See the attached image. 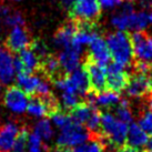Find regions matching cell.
<instances>
[{
	"instance_id": "obj_25",
	"label": "cell",
	"mask_w": 152,
	"mask_h": 152,
	"mask_svg": "<svg viewBox=\"0 0 152 152\" xmlns=\"http://www.w3.org/2000/svg\"><path fill=\"white\" fill-rule=\"evenodd\" d=\"M150 23H152V11L133 12L131 15V29L139 31Z\"/></svg>"
},
{
	"instance_id": "obj_24",
	"label": "cell",
	"mask_w": 152,
	"mask_h": 152,
	"mask_svg": "<svg viewBox=\"0 0 152 152\" xmlns=\"http://www.w3.org/2000/svg\"><path fill=\"white\" fill-rule=\"evenodd\" d=\"M121 100V98L119 96V93L112 92L107 90L104 92L96 94L94 98V106L98 104L100 107H104V108H110L112 106H118L119 102Z\"/></svg>"
},
{
	"instance_id": "obj_4",
	"label": "cell",
	"mask_w": 152,
	"mask_h": 152,
	"mask_svg": "<svg viewBox=\"0 0 152 152\" xmlns=\"http://www.w3.org/2000/svg\"><path fill=\"white\" fill-rule=\"evenodd\" d=\"M91 138V132L85 126L71 121L68 126L60 130V133L56 141V145L58 148L70 150L87 142Z\"/></svg>"
},
{
	"instance_id": "obj_2",
	"label": "cell",
	"mask_w": 152,
	"mask_h": 152,
	"mask_svg": "<svg viewBox=\"0 0 152 152\" xmlns=\"http://www.w3.org/2000/svg\"><path fill=\"white\" fill-rule=\"evenodd\" d=\"M128 129L129 127L127 123L114 118L112 113H101V133L107 139L108 143L112 144L113 147H115V149L122 148L126 145Z\"/></svg>"
},
{
	"instance_id": "obj_30",
	"label": "cell",
	"mask_w": 152,
	"mask_h": 152,
	"mask_svg": "<svg viewBox=\"0 0 152 152\" xmlns=\"http://www.w3.org/2000/svg\"><path fill=\"white\" fill-rule=\"evenodd\" d=\"M1 23L6 27H13L15 28V27L25 25V19L20 12H11L4 18V20H1Z\"/></svg>"
},
{
	"instance_id": "obj_22",
	"label": "cell",
	"mask_w": 152,
	"mask_h": 152,
	"mask_svg": "<svg viewBox=\"0 0 152 152\" xmlns=\"http://www.w3.org/2000/svg\"><path fill=\"white\" fill-rule=\"evenodd\" d=\"M27 112L29 115L34 117V118H45V117H49V109L45 102L40 99L39 97L32 96L30 98L29 103H28V108H27Z\"/></svg>"
},
{
	"instance_id": "obj_36",
	"label": "cell",
	"mask_w": 152,
	"mask_h": 152,
	"mask_svg": "<svg viewBox=\"0 0 152 152\" xmlns=\"http://www.w3.org/2000/svg\"><path fill=\"white\" fill-rule=\"evenodd\" d=\"M60 2H61V4L64 6V8H70L75 1L73 0H60Z\"/></svg>"
},
{
	"instance_id": "obj_5",
	"label": "cell",
	"mask_w": 152,
	"mask_h": 152,
	"mask_svg": "<svg viewBox=\"0 0 152 152\" xmlns=\"http://www.w3.org/2000/svg\"><path fill=\"white\" fill-rule=\"evenodd\" d=\"M83 69L88 75L90 91L96 94L107 91V69L97 62H94L88 55L86 56Z\"/></svg>"
},
{
	"instance_id": "obj_29",
	"label": "cell",
	"mask_w": 152,
	"mask_h": 152,
	"mask_svg": "<svg viewBox=\"0 0 152 152\" xmlns=\"http://www.w3.org/2000/svg\"><path fill=\"white\" fill-rule=\"evenodd\" d=\"M50 119L52 123L55 124V127L59 128L60 130L64 129L66 126H68L69 123L71 122L72 120L70 118V115L67 113H64L62 110H58L53 113L50 114Z\"/></svg>"
},
{
	"instance_id": "obj_15",
	"label": "cell",
	"mask_w": 152,
	"mask_h": 152,
	"mask_svg": "<svg viewBox=\"0 0 152 152\" xmlns=\"http://www.w3.org/2000/svg\"><path fill=\"white\" fill-rule=\"evenodd\" d=\"M77 31H78V28H77L76 23L69 20L56 31L55 39H53L55 45L57 47H61L64 49L71 47L72 40H73V37L77 34Z\"/></svg>"
},
{
	"instance_id": "obj_41",
	"label": "cell",
	"mask_w": 152,
	"mask_h": 152,
	"mask_svg": "<svg viewBox=\"0 0 152 152\" xmlns=\"http://www.w3.org/2000/svg\"><path fill=\"white\" fill-rule=\"evenodd\" d=\"M1 93H2V83L0 81V96H1Z\"/></svg>"
},
{
	"instance_id": "obj_7",
	"label": "cell",
	"mask_w": 152,
	"mask_h": 152,
	"mask_svg": "<svg viewBox=\"0 0 152 152\" xmlns=\"http://www.w3.org/2000/svg\"><path fill=\"white\" fill-rule=\"evenodd\" d=\"M107 69V90L115 93L122 92L127 89L130 81V73L124 70V67L117 62L109 64Z\"/></svg>"
},
{
	"instance_id": "obj_42",
	"label": "cell",
	"mask_w": 152,
	"mask_h": 152,
	"mask_svg": "<svg viewBox=\"0 0 152 152\" xmlns=\"http://www.w3.org/2000/svg\"><path fill=\"white\" fill-rule=\"evenodd\" d=\"M143 152H152V149H145V150H144V151Z\"/></svg>"
},
{
	"instance_id": "obj_12",
	"label": "cell",
	"mask_w": 152,
	"mask_h": 152,
	"mask_svg": "<svg viewBox=\"0 0 152 152\" xmlns=\"http://www.w3.org/2000/svg\"><path fill=\"white\" fill-rule=\"evenodd\" d=\"M90 45H91L90 51L87 55L98 64H100L102 67H107L110 64L111 53H110V50L107 46L106 41L101 38L100 34H98Z\"/></svg>"
},
{
	"instance_id": "obj_9",
	"label": "cell",
	"mask_w": 152,
	"mask_h": 152,
	"mask_svg": "<svg viewBox=\"0 0 152 152\" xmlns=\"http://www.w3.org/2000/svg\"><path fill=\"white\" fill-rule=\"evenodd\" d=\"M127 94L131 98H145L152 96V79L141 73L130 75V81L127 87Z\"/></svg>"
},
{
	"instance_id": "obj_17",
	"label": "cell",
	"mask_w": 152,
	"mask_h": 152,
	"mask_svg": "<svg viewBox=\"0 0 152 152\" xmlns=\"http://www.w3.org/2000/svg\"><path fill=\"white\" fill-rule=\"evenodd\" d=\"M149 135L144 132L138 123L132 122L128 129L127 142L126 144L129 147L135 149H140L142 147L148 145L149 143Z\"/></svg>"
},
{
	"instance_id": "obj_3",
	"label": "cell",
	"mask_w": 152,
	"mask_h": 152,
	"mask_svg": "<svg viewBox=\"0 0 152 152\" xmlns=\"http://www.w3.org/2000/svg\"><path fill=\"white\" fill-rule=\"evenodd\" d=\"M101 17L99 0H76L69 10V18L75 23L98 25Z\"/></svg>"
},
{
	"instance_id": "obj_32",
	"label": "cell",
	"mask_w": 152,
	"mask_h": 152,
	"mask_svg": "<svg viewBox=\"0 0 152 152\" xmlns=\"http://www.w3.org/2000/svg\"><path fill=\"white\" fill-rule=\"evenodd\" d=\"M79 94L73 92H64L61 96V100H62V106L68 110H71L72 108L79 103Z\"/></svg>"
},
{
	"instance_id": "obj_14",
	"label": "cell",
	"mask_w": 152,
	"mask_h": 152,
	"mask_svg": "<svg viewBox=\"0 0 152 152\" xmlns=\"http://www.w3.org/2000/svg\"><path fill=\"white\" fill-rule=\"evenodd\" d=\"M81 49L76 47H69L64 49L59 56V61L61 67L64 69V73H71L79 67V61H80Z\"/></svg>"
},
{
	"instance_id": "obj_18",
	"label": "cell",
	"mask_w": 152,
	"mask_h": 152,
	"mask_svg": "<svg viewBox=\"0 0 152 152\" xmlns=\"http://www.w3.org/2000/svg\"><path fill=\"white\" fill-rule=\"evenodd\" d=\"M107 144L109 143L101 133L98 135H92V138L89 141L70 149L69 152H104L107 149Z\"/></svg>"
},
{
	"instance_id": "obj_28",
	"label": "cell",
	"mask_w": 152,
	"mask_h": 152,
	"mask_svg": "<svg viewBox=\"0 0 152 152\" xmlns=\"http://www.w3.org/2000/svg\"><path fill=\"white\" fill-rule=\"evenodd\" d=\"M28 137H29L28 128L22 127L10 152H28Z\"/></svg>"
},
{
	"instance_id": "obj_13",
	"label": "cell",
	"mask_w": 152,
	"mask_h": 152,
	"mask_svg": "<svg viewBox=\"0 0 152 152\" xmlns=\"http://www.w3.org/2000/svg\"><path fill=\"white\" fill-rule=\"evenodd\" d=\"M20 129L16 122H7L0 127V152H10L19 135Z\"/></svg>"
},
{
	"instance_id": "obj_40",
	"label": "cell",
	"mask_w": 152,
	"mask_h": 152,
	"mask_svg": "<svg viewBox=\"0 0 152 152\" xmlns=\"http://www.w3.org/2000/svg\"><path fill=\"white\" fill-rule=\"evenodd\" d=\"M148 147H149V149H152V138H151V139H150V140H149Z\"/></svg>"
},
{
	"instance_id": "obj_23",
	"label": "cell",
	"mask_w": 152,
	"mask_h": 152,
	"mask_svg": "<svg viewBox=\"0 0 152 152\" xmlns=\"http://www.w3.org/2000/svg\"><path fill=\"white\" fill-rule=\"evenodd\" d=\"M34 133H36L38 137H40V139L45 140L47 142L51 141L52 138L55 137V130L52 128V124L46 118L40 119L39 121L34 123Z\"/></svg>"
},
{
	"instance_id": "obj_39",
	"label": "cell",
	"mask_w": 152,
	"mask_h": 152,
	"mask_svg": "<svg viewBox=\"0 0 152 152\" xmlns=\"http://www.w3.org/2000/svg\"><path fill=\"white\" fill-rule=\"evenodd\" d=\"M113 152H124V147H122V148H118L115 149Z\"/></svg>"
},
{
	"instance_id": "obj_19",
	"label": "cell",
	"mask_w": 152,
	"mask_h": 152,
	"mask_svg": "<svg viewBox=\"0 0 152 152\" xmlns=\"http://www.w3.org/2000/svg\"><path fill=\"white\" fill-rule=\"evenodd\" d=\"M94 108H96V106L90 104L86 101L79 102L75 108L69 110V115L73 122L83 126V123H87L90 115L92 114Z\"/></svg>"
},
{
	"instance_id": "obj_31",
	"label": "cell",
	"mask_w": 152,
	"mask_h": 152,
	"mask_svg": "<svg viewBox=\"0 0 152 152\" xmlns=\"http://www.w3.org/2000/svg\"><path fill=\"white\" fill-rule=\"evenodd\" d=\"M138 124L147 134L152 135V111L149 110L141 114Z\"/></svg>"
},
{
	"instance_id": "obj_21",
	"label": "cell",
	"mask_w": 152,
	"mask_h": 152,
	"mask_svg": "<svg viewBox=\"0 0 152 152\" xmlns=\"http://www.w3.org/2000/svg\"><path fill=\"white\" fill-rule=\"evenodd\" d=\"M19 58L21 60L22 66H23V71H25L26 73L32 75L34 72H39L41 62H40V60L37 58V56L34 55L29 48L20 51Z\"/></svg>"
},
{
	"instance_id": "obj_34",
	"label": "cell",
	"mask_w": 152,
	"mask_h": 152,
	"mask_svg": "<svg viewBox=\"0 0 152 152\" xmlns=\"http://www.w3.org/2000/svg\"><path fill=\"white\" fill-rule=\"evenodd\" d=\"M11 13V9L7 4H0V20H4L8 15Z\"/></svg>"
},
{
	"instance_id": "obj_35",
	"label": "cell",
	"mask_w": 152,
	"mask_h": 152,
	"mask_svg": "<svg viewBox=\"0 0 152 152\" xmlns=\"http://www.w3.org/2000/svg\"><path fill=\"white\" fill-rule=\"evenodd\" d=\"M140 6L144 8L145 10H150L151 11L152 8V0H139Z\"/></svg>"
},
{
	"instance_id": "obj_27",
	"label": "cell",
	"mask_w": 152,
	"mask_h": 152,
	"mask_svg": "<svg viewBox=\"0 0 152 152\" xmlns=\"http://www.w3.org/2000/svg\"><path fill=\"white\" fill-rule=\"evenodd\" d=\"M29 49L37 56V58L40 60V62L46 59L48 56L51 55L46 42L42 41V40H40V39H34L31 45H30Z\"/></svg>"
},
{
	"instance_id": "obj_10",
	"label": "cell",
	"mask_w": 152,
	"mask_h": 152,
	"mask_svg": "<svg viewBox=\"0 0 152 152\" xmlns=\"http://www.w3.org/2000/svg\"><path fill=\"white\" fill-rule=\"evenodd\" d=\"M34 39H31L30 32L27 30L25 26L15 27L9 34L4 46L8 48L11 52H19L25 49H28Z\"/></svg>"
},
{
	"instance_id": "obj_11",
	"label": "cell",
	"mask_w": 152,
	"mask_h": 152,
	"mask_svg": "<svg viewBox=\"0 0 152 152\" xmlns=\"http://www.w3.org/2000/svg\"><path fill=\"white\" fill-rule=\"evenodd\" d=\"M15 58L7 47L0 43V81L4 86H9L15 80Z\"/></svg>"
},
{
	"instance_id": "obj_8",
	"label": "cell",
	"mask_w": 152,
	"mask_h": 152,
	"mask_svg": "<svg viewBox=\"0 0 152 152\" xmlns=\"http://www.w3.org/2000/svg\"><path fill=\"white\" fill-rule=\"evenodd\" d=\"M4 106L11 112L16 114H21L27 111L28 108V97L18 86L8 87L4 94Z\"/></svg>"
},
{
	"instance_id": "obj_20",
	"label": "cell",
	"mask_w": 152,
	"mask_h": 152,
	"mask_svg": "<svg viewBox=\"0 0 152 152\" xmlns=\"http://www.w3.org/2000/svg\"><path fill=\"white\" fill-rule=\"evenodd\" d=\"M40 78L30 73H17V85L26 94H29L30 97L34 96V93L37 91L39 83H40Z\"/></svg>"
},
{
	"instance_id": "obj_37",
	"label": "cell",
	"mask_w": 152,
	"mask_h": 152,
	"mask_svg": "<svg viewBox=\"0 0 152 152\" xmlns=\"http://www.w3.org/2000/svg\"><path fill=\"white\" fill-rule=\"evenodd\" d=\"M124 152H141L139 149L132 148V147H129V145H124Z\"/></svg>"
},
{
	"instance_id": "obj_43",
	"label": "cell",
	"mask_w": 152,
	"mask_h": 152,
	"mask_svg": "<svg viewBox=\"0 0 152 152\" xmlns=\"http://www.w3.org/2000/svg\"><path fill=\"white\" fill-rule=\"evenodd\" d=\"M13 1H21V0H13Z\"/></svg>"
},
{
	"instance_id": "obj_26",
	"label": "cell",
	"mask_w": 152,
	"mask_h": 152,
	"mask_svg": "<svg viewBox=\"0 0 152 152\" xmlns=\"http://www.w3.org/2000/svg\"><path fill=\"white\" fill-rule=\"evenodd\" d=\"M114 112H115L117 119L122 122L128 124V123H132L133 121V115L130 110V102L128 99H121Z\"/></svg>"
},
{
	"instance_id": "obj_33",
	"label": "cell",
	"mask_w": 152,
	"mask_h": 152,
	"mask_svg": "<svg viewBox=\"0 0 152 152\" xmlns=\"http://www.w3.org/2000/svg\"><path fill=\"white\" fill-rule=\"evenodd\" d=\"M99 1L101 7H104V8H113L121 4L122 2V0H99Z\"/></svg>"
},
{
	"instance_id": "obj_16",
	"label": "cell",
	"mask_w": 152,
	"mask_h": 152,
	"mask_svg": "<svg viewBox=\"0 0 152 152\" xmlns=\"http://www.w3.org/2000/svg\"><path fill=\"white\" fill-rule=\"evenodd\" d=\"M69 80L71 82L73 90L79 96L85 98L86 94L90 91V83H89L88 75L83 68H78L73 72L69 73Z\"/></svg>"
},
{
	"instance_id": "obj_6",
	"label": "cell",
	"mask_w": 152,
	"mask_h": 152,
	"mask_svg": "<svg viewBox=\"0 0 152 152\" xmlns=\"http://www.w3.org/2000/svg\"><path fill=\"white\" fill-rule=\"evenodd\" d=\"M134 60L152 64V37L143 30L130 34Z\"/></svg>"
},
{
	"instance_id": "obj_1",
	"label": "cell",
	"mask_w": 152,
	"mask_h": 152,
	"mask_svg": "<svg viewBox=\"0 0 152 152\" xmlns=\"http://www.w3.org/2000/svg\"><path fill=\"white\" fill-rule=\"evenodd\" d=\"M106 41L114 62L121 64L122 67H132L134 62V55L129 32L118 31L109 34L107 36Z\"/></svg>"
},
{
	"instance_id": "obj_38",
	"label": "cell",
	"mask_w": 152,
	"mask_h": 152,
	"mask_svg": "<svg viewBox=\"0 0 152 152\" xmlns=\"http://www.w3.org/2000/svg\"><path fill=\"white\" fill-rule=\"evenodd\" d=\"M147 103H148V108L150 111H152V96L151 97H149L147 99Z\"/></svg>"
}]
</instances>
